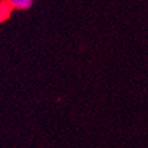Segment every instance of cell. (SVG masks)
<instances>
[{
    "label": "cell",
    "mask_w": 148,
    "mask_h": 148,
    "mask_svg": "<svg viewBox=\"0 0 148 148\" xmlns=\"http://www.w3.org/2000/svg\"><path fill=\"white\" fill-rule=\"evenodd\" d=\"M12 7V10L17 11H26L31 8L34 4V0H6Z\"/></svg>",
    "instance_id": "1"
},
{
    "label": "cell",
    "mask_w": 148,
    "mask_h": 148,
    "mask_svg": "<svg viewBox=\"0 0 148 148\" xmlns=\"http://www.w3.org/2000/svg\"><path fill=\"white\" fill-rule=\"evenodd\" d=\"M12 7L10 6V4L4 0V1H0V24L6 21L10 17H11V13H12Z\"/></svg>",
    "instance_id": "2"
}]
</instances>
